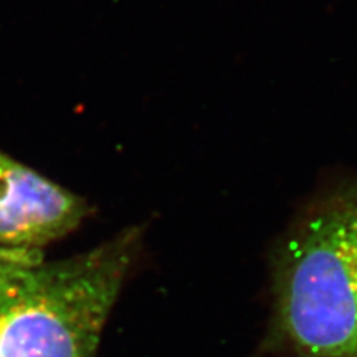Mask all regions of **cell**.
<instances>
[{"label": "cell", "instance_id": "6da1fadb", "mask_svg": "<svg viewBox=\"0 0 357 357\" xmlns=\"http://www.w3.org/2000/svg\"><path fill=\"white\" fill-rule=\"evenodd\" d=\"M140 244L128 228L63 261L0 252V357H97Z\"/></svg>", "mask_w": 357, "mask_h": 357}, {"label": "cell", "instance_id": "7a4b0ae2", "mask_svg": "<svg viewBox=\"0 0 357 357\" xmlns=\"http://www.w3.org/2000/svg\"><path fill=\"white\" fill-rule=\"evenodd\" d=\"M278 323L301 357H357V250L342 210L317 216L284 249Z\"/></svg>", "mask_w": 357, "mask_h": 357}, {"label": "cell", "instance_id": "3957f363", "mask_svg": "<svg viewBox=\"0 0 357 357\" xmlns=\"http://www.w3.org/2000/svg\"><path fill=\"white\" fill-rule=\"evenodd\" d=\"M88 213L84 198L0 151V252L38 253Z\"/></svg>", "mask_w": 357, "mask_h": 357}, {"label": "cell", "instance_id": "277c9868", "mask_svg": "<svg viewBox=\"0 0 357 357\" xmlns=\"http://www.w3.org/2000/svg\"><path fill=\"white\" fill-rule=\"evenodd\" d=\"M344 216H345V222H347L350 237H351L354 248L357 250V199L354 204L349 206L347 208H344Z\"/></svg>", "mask_w": 357, "mask_h": 357}]
</instances>
